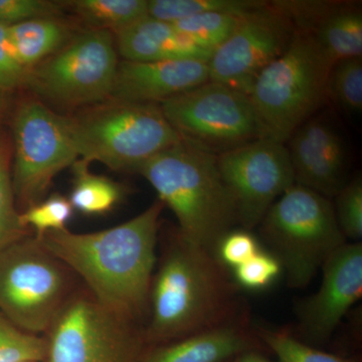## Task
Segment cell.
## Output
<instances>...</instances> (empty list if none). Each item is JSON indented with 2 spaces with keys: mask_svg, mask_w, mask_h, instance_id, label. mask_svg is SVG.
<instances>
[{
  "mask_svg": "<svg viewBox=\"0 0 362 362\" xmlns=\"http://www.w3.org/2000/svg\"><path fill=\"white\" fill-rule=\"evenodd\" d=\"M45 337L25 332L0 313V362H39L47 358Z\"/></svg>",
  "mask_w": 362,
  "mask_h": 362,
  "instance_id": "484cf974",
  "label": "cell"
},
{
  "mask_svg": "<svg viewBox=\"0 0 362 362\" xmlns=\"http://www.w3.org/2000/svg\"></svg>",
  "mask_w": 362,
  "mask_h": 362,
  "instance_id": "8d00e7d4",
  "label": "cell"
},
{
  "mask_svg": "<svg viewBox=\"0 0 362 362\" xmlns=\"http://www.w3.org/2000/svg\"><path fill=\"white\" fill-rule=\"evenodd\" d=\"M89 163L81 159L73 164L74 182L69 201L74 209L84 214L108 213L122 199L123 188L110 178L90 173Z\"/></svg>",
  "mask_w": 362,
  "mask_h": 362,
  "instance_id": "44dd1931",
  "label": "cell"
},
{
  "mask_svg": "<svg viewBox=\"0 0 362 362\" xmlns=\"http://www.w3.org/2000/svg\"><path fill=\"white\" fill-rule=\"evenodd\" d=\"M258 226L293 289L310 284L326 259L346 243L330 199L297 183L274 202Z\"/></svg>",
  "mask_w": 362,
  "mask_h": 362,
  "instance_id": "8992f818",
  "label": "cell"
},
{
  "mask_svg": "<svg viewBox=\"0 0 362 362\" xmlns=\"http://www.w3.org/2000/svg\"><path fill=\"white\" fill-rule=\"evenodd\" d=\"M2 104H4V98H2L1 90H0V110H1Z\"/></svg>",
  "mask_w": 362,
  "mask_h": 362,
  "instance_id": "d590c367",
  "label": "cell"
},
{
  "mask_svg": "<svg viewBox=\"0 0 362 362\" xmlns=\"http://www.w3.org/2000/svg\"><path fill=\"white\" fill-rule=\"evenodd\" d=\"M13 189L23 211L42 202L52 180L78 160L66 117L35 100L23 102L13 118Z\"/></svg>",
  "mask_w": 362,
  "mask_h": 362,
  "instance_id": "8fae6325",
  "label": "cell"
},
{
  "mask_svg": "<svg viewBox=\"0 0 362 362\" xmlns=\"http://www.w3.org/2000/svg\"><path fill=\"white\" fill-rule=\"evenodd\" d=\"M237 213L238 225L252 230L286 190L295 185L286 144L259 138L216 157Z\"/></svg>",
  "mask_w": 362,
  "mask_h": 362,
  "instance_id": "7c38bea8",
  "label": "cell"
},
{
  "mask_svg": "<svg viewBox=\"0 0 362 362\" xmlns=\"http://www.w3.org/2000/svg\"><path fill=\"white\" fill-rule=\"evenodd\" d=\"M228 362H271L263 354H259L258 350H250L240 356L235 357Z\"/></svg>",
  "mask_w": 362,
  "mask_h": 362,
  "instance_id": "e575fe53",
  "label": "cell"
},
{
  "mask_svg": "<svg viewBox=\"0 0 362 362\" xmlns=\"http://www.w3.org/2000/svg\"><path fill=\"white\" fill-rule=\"evenodd\" d=\"M66 267L35 237L0 251V313L25 332L47 333L68 301Z\"/></svg>",
  "mask_w": 362,
  "mask_h": 362,
  "instance_id": "52a82bcc",
  "label": "cell"
},
{
  "mask_svg": "<svg viewBox=\"0 0 362 362\" xmlns=\"http://www.w3.org/2000/svg\"><path fill=\"white\" fill-rule=\"evenodd\" d=\"M337 223L345 239L361 242L362 238V180L356 176L337 195Z\"/></svg>",
  "mask_w": 362,
  "mask_h": 362,
  "instance_id": "f546056e",
  "label": "cell"
},
{
  "mask_svg": "<svg viewBox=\"0 0 362 362\" xmlns=\"http://www.w3.org/2000/svg\"><path fill=\"white\" fill-rule=\"evenodd\" d=\"M73 213L74 209L69 199L54 194L25 209L20 214V220L21 225L26 228H33L37 233L35 237H39L51 230H65Z\"/></svg>",
  "mask_w": 362,
  "mask_h": 362,
  "instance_id": "83f0119b",
  "label": "cell"
},
{
  "mask_svg": "<svg viewBox=\"0 0 362 362\" xmlns=\"http://www.w3.org/2000/svg\"><path fill=\"white\" fill-rule=\"evenodd\" d=\"M261 251L258 240L246 230H232L221 238L216 256L223 266L235 269Z\"/></svg>",
  "mask_w": 362,
  "mask_h": 362,
  "instance_id": "1f68e13d",
  "label": "cell"
},
{
  "mask_svg": "<svg viewBox=\"0 0 362 362\" xmlns=\"http://www.w3.org/2000/svg\"><path fill=\"white\" fill-rule=\"evenodd\" d=\"M47 362H140L147 344L139 322L92 296L68 299L47 331Z\"/></svg>",
  "mask_w": 362,
  "mask_h": 362,
  "instance_id": "ba28073f",
  "label": "cell"
},
{
  "mask_svg": "<svg viewBox=\"0 0 362 362\" xmlns=\"http://www.w3.org/2000/svg\"><path fill=\"white\" fill-rule=\"evenodd\" d=\"M333 66L310 33L296 30L287 49L264 69L247 94L262 138L288 142L327 96Z\"/></svg>",
  "mask_w": 362,
  "mask_h": 362,
  "instance_id": "277c9868",
  "label": "cell"
},
{
  "mask_svg": "<svg viewBox=\"0 0 362 362\" xmlns=\"http://www.w3.org/2000/svg\"><path fill=\"white\" fill-rule=\"evenodd\" d=\"M258 337L276 354L279 362H354L314 349L286 330L259 329Z\"/></svg>",
  "mask_w": 362,
  "mask_h": 362,
  "instance_id": "4316f807",
  "label": "cell"
},
{
  "mask_svg": "<svg viewBox=\"0 0 362 362\" xmlns=\"http://www.w3.org/2000/svg\"><path fill=\"white\" fill-rule=\"evenodd\" d=\"M118 63L112 33L92 30L30 69L25 84L59 106L90 107L110 98Z\"/></svg>",
  "mask_w": 362,
  "mask_h": 362,
  "instance_id": "30bf717a",
  "label": "cell"
},
{
  "mask_svg": "<svg viewBox=\"0 0 362 362\" xmlns=\"http://www.w3.org/2000/svg\"><path fill=\"white\" fill-rule=\"evenodd\" d=\"M318 291L297 304L298 329L308 341L329 339L362 295V245L345 243L326 259Z\"/></svg>",
  "mask_w": 362,
  "mask_h": 362,
  "instance_id": "5bb4252c",
  "label": "cell"
},
{
  "mask_svg": "<svg viewBox=\"0 0 362 362\" xmlns=\"http://www.w3.org/2000/svg\"><path fill=\"white\" fill-rule=\"evenodd\" d=\"M66 33V26L52 18H37L8 25L13 51L28 71L61 49Z\"/></svg>",
  "mask_w": 362,
  "mask_h": 362,
  "instance_id": "ffe728a7",
  "label": "cell"
},
{
  "mask_svg": "<svg viewBox=\"0 0 362 362\" xmlns=\"http://www.w3.org/2000/svg\"><path fill=\"white\" fill-rule=\"evenodd\" d=\"M216 157L181 139L135 169L175 214L181 237L214 254L221 238L238 225Z\"/></svg>",
  "mask_w": 362,
  "mask_h": 362,
  "instance_id": "3957f363",
  "label": "cell"
},
{
  "mask_svg": "<svg viewBox=\"0 0 362 362\" xmlns=\"http://www.w3.org/2000/svg\"><path fill=\"white\" fill-rule=\"evenodd\" d=\"M66 117L78 157L113 170L135 171L181 140L156 104L108 99Z\"/></svg>",
  "mask_w": 362,
  "mask_h": 362,
  "instance_id": "5b68a950",
  "label": "cell"
},
{
  "mask_svg": "<svg viewBox=\"0 0 362 362\" xmlns=\"http://www.w3.org/2000/svg\"><path fill=\"white\" fill-rule=\"evenodd\" d=\"M288 142L295 183L326 199L337 197L349 182L346 150L337 131L325 121L309 119Z\"/></svg>",
  "mask_w": 362,
  "mask_h": 362,
  "instance_id": "9a60e30c",
  "label": "cell"
},
{
  "mask_svg": "<svg viewBox=\"0 0 362 362\" xmlns=\"http://www.w3.org/2000/svg\"><path fill=\"white\" fill-rule=\"evenodd\" d=\"M209 81V65L202 59L118 63L109 99L159 105L169 98Z\"/></svg>",
  "mask_w": 362,
  "mask_h": 362,
  "instance_id": "2e32d148",
  "label": "cell"
},
{
  "mask_svg": "<svg viewBox=\"0 0 362 362\" xmlns=\"http://www.w3.org/2000/svg\"><path fill=\"white\" fill-rule=\"evenodd\" d=\"M304 32L310 33L333 65L343 59L361 58L362 13L357 4L328 2Z\"/></svg>",
  "mask_w": 362,
  "mask_h": 362,
  "instance_id": "d6986e66",
  "label": "cell"
},
{
  "mask_svg": "<svg viewBox=\"0 0 362 362\" xmlns=\"http://www.w3.org/2000/svg\"><path fill=\"white\" fill-rule=\"evenodd\" d=\"M28 73L13 51L8 25L0 23V90H11L23 84Z\"/></svg>",
  "mask_w": 362,
  "mask_h": 362,
  "instance_id": "836d02e7",
  "label": "cell"
},
{
  "mask_svg": "<svg viewBox=\"0 0 362 362\" xmlns=\"http://www.w3.org/2000/svg\"><path fill=\"white\" fill-rule=\"evenodd\" d=\"M117 49L126 61H209L214 52L180 32L173 23L146 16L117 32Z\"/></svg>",
  "mask_w": 362,
  "mask_h": 362,
  "instance_id": "ac0fdd59",
  "label": "cell"
},
{
  "mask_svg": "<svg viewBox=\"0 0 362 362\" xmlns=\"http://www.w3.org/2000/svg\"><path fill=\"white\" fill-rule=\"evenodd\" d=\"M259 342L243 317L175 341L156 345L140 362H228Z\"/></svg>",
  "mask_w": 362,
  "mask_h": 362,
  "instance_id": "e0dca14e",
  "label": "cell"
},
{
  "mask_svg": "<svg viewBox=\"0 0 362 362\" xmlns=\"http://www.w3.org/2000/svg\"><path fill=\"white\" fill-rule=\"evenodd\" d=\"M237 287L214 252L176 233L152 280L147 344H165L240 318Z\"/></svg>",
  "mask_w": 362,
  "mask_h": 362,
  "instance_id": "7a4b0ae2",
  "label": "cell"
},
{
  "mask_svg": "<svg viewBox=\"0 0 362 362\" xmlns=\"http://www.w3.org/2000/svg\"><path fill=\"white\" fill-rule=\"evenodd\" d=\"M266 4L257 0H148V16L175 23L207 13L242 16L265 6Z\"/></svg>",
  "mask_w": 362,
  "mask_h": 362,
  "instance_id": "603a6c76",
  "label": "cell"
},
{
  "mask_svg": "<svg viewBox=\"0 0 362 362\" xmlns=\"http://www.w3.org/2000/svg\"><path fill=\"white\" fill-rule=\"evenodd\" d=\"M74 13L94 30H119L148 16V0H73Z\"/></svg>",
  "mask_w": 362,
  "mask_h": 362,
  "instance_id": "7402d4cb",
  "label": "cell"
},
{
  "mask_svg": "<svg viewBox=\"0 0 362 362\" xmlns=\"http://www.w3.org/2000/svg\"><path fill=\"white\" fill-rule=\"evenodd\" d=\"M59 4L45 0H0V23L16 25L37 18H52L59 13Z\"/></svg>",
  "mask_w": 362,
  "mask_h": 362,
  "instance_id": "d6a6232c",
  "label": "cell"
},
{
  "mask_svg": "<svg viewBox=\"0 0 362 362\" xmlns=\"http://www.w3.org/2000/svg\"><path fill=\"white\" fill-rule=\"evenodd\" d=\"M240 18L235 14L207 13L176 21L173 25L197 44L214 52L232 35Z\"/></svg>",
  "mask_w": 362,
  "mask_h": 362,
  "instance_id": "cb8c5ba5",
  "label": "cell"
},
{
  "mask_svg": "<svg viewBox=\"0 0 362 362\" xmlns=\"http://www.w3.org/2000/svg\"><path fill=\"white\" fill-rule=\"evenodd\" d=\"M295 33L292 21L270 2L240 16L232 35L207 61L209 81L249 94L259 74L289 47Z\"/></svg>",
  "mask_w": 362,
  "mask_h": 362,
  "instance_id": "4fadbf2b",
  "label": "cell"
},
{
  "mask_svg": "<svg viewBox=\"0 0 362 362\" xmlns=\"http://www.w3.org/2000/svg\"><path fill=\"white\" fill-rule=\"evenodd\" d=\"M233 270L237 285L250 290H261L278 278L282 267L273 255L259 251L246 263Z\"/></svg>",
  "mask_w": 362,
  "mask_h": 362,
  "instance_id": "4dcf8cb0",
  "label": "cell"
},
{
  "mask_svg": "<svg viewBox=\"0 0 362 362\" xmlns=\"http://www.w3.org/2000/svg\"><path fill=\"white\" fill-rule=\"evenodd\" d=\"M28 230L21 225L8 165L6 157L0 152V251L28 237Z\"/></svg>",
  "mask_w": 362,
  "mask_h": 362,
  "instance_id": "f1b7e54d",
  "label": "cell"
},
{
  "mask_svg": "<svg viewBox=\"0 0 362 362\" xmlns=\"http://www.w3.org/2000/svg\"><path fill=\"white\" fill-rule=\"evenodd\" d=\"M328 95L349 114L362 111V59L337 62L331 69Z\"/></svg>",
  "mask_w": 362,
  "mask_h": 362,
  "instance_id": "d4e9b609",
  "label": "cell"
},
{
  "mask_svg": "<svg viewBox=\"0 0 362 362\" xmlns=\"http://www.w3.org/2000/svg\"><path fill=\"white\" fill-rule=\"evenodd\" d=\"M159 107L183 141L216 156L262 138L247 95L221 83L207 81Z\"/></svg>",
  "mask_w": 362,
  "mask_h": 362,
  "instance_id": "9c48e42d",
  "label": "cell"
},
{
  "mask_svg": "<svg viewBox=\"0 0 362 362\" xmlns=\"http://www.w3.org/2000/svg\"><path fill=\"white\" fill-rule=\"evenodd\" d=\"M163 209L158 199L135 218L107 230L77 233L65 228L35 238L84 280L98 303L139 322L149 307Z\"/></svg>",
  "mask_w": 362,
  "mask_h": 362,
  "instance_id": "6da1fadb",
  "label": "cell"
}]
</instances>
